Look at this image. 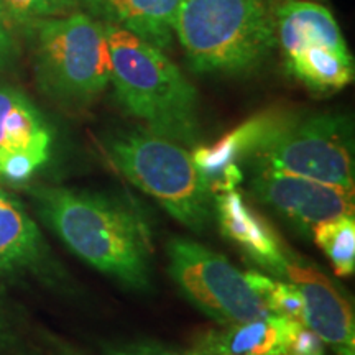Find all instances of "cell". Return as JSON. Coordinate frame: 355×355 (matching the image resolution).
Listing matches in <instances>:
<instances>
[{"instance_id": "cell-12", "label": "cell", "mask_w": 355, "mask_h": 355, "mask_svg": "<svg viewBox=\"0 0 355 355\" xmlns=\"http://www.w3.org/2000/svg\"><path fill=\"white\" fill-rule=\"evenodd\" d=\"M212 204L222 234L266 272L277 278H286L290 254H286L283 241L270 222L235 189L216 193Z\"/></svg>"}, {"instance_id": "cell-23", "label": "cell", "mask_w": 355, "mask_h": 355, "mask_svg": "<svg viewBox=\"0 0 355 355\" xmlns=\"http://www.w3.org/2000/svg\"><path fill=\"white\" fill-rule=\"evenodd\" d=\"M0 180H2V178H0Z\"/></svg>"}, {"instance_id": "cell-13", "label": "cell", "mask_w": 355, "mask_h": 355, "mask_svg": "<svg viewBox=\"0 0 355 355\" xmlns=\"http://www.w3.org/2000/svg\"><path fill=\"white\" fill-rule=\"evenodd\" d=\"M283 114V110L260 112L235 127L216 144L198 146L191 153L212 194L235 189L242 183L243 171L239 168V163L254 155L257 146L277 125Z\"/></svg>"}, {"instance_id": "cell-19", "label": "cell", "mask_w": 355, "mask_h": 355, "mask_svg": "<svg viewBox=\"0 0 355 355\" xmlns=\"http://www.w3.org/2000/svg\"><path fill=\"white\" fill-rule=\"evenodd\" d=\"M0 2L13 21L26 26L43 19L66 15L76 7L74 0H0Z\"/></svg>"}, {"instance_id": "cell-4", "label": "cell", "mask_w": 355, "mask_h": 355, "mask_svg": "<svg viewBox=\"0 0 355 355\" xmlns=\"http://www.w3.org/2000/svg\"><path fill=\"white\" fill-rule=\"evenodd\" d=\"M110 165L162 204L178 222L202 232L214 214V194L186 146L150 132L114 133L104 144Z\"/></svg>"}, {"instance_id": "cell-22", "label": "cell", "mask_w": 355, "mask_h": 355, "mask_svg": "<svg viewBox=\"0 0 355 355\" xmlns=\"http://www.w3.org/2000/svg\"><path fill=\"white\" fill-rule=\"evenodd\" d=\"M7 12L0 2V73H7L15 68L19 61V46L7 24Z\"/></svg>"}, {"instance_id": "cell-3", "label": "cell", "mask_w": 355, "mask_h": 355, "mask_svg": "<svg viewBox=\"0 0 355 355\" xmlns=\"http://www.w3.org/2000/svg\"><path fill=\"white\" fill-rule=\"evenodd\" d=\"M173 37L201 74H245L277 46L273 13L265 0H180Z\"/></svg>"}, {"instance_id": "cell-7", "label": "cell", "mask_w": 355, "mask_h": 355, "mask_svg": "<svg viewBox=\"0 0 355 355\" xmlns=\"http://www.w3.org/2000/svg\"><path fill=\"white\" fill-rule=\"evenodd\" d=\"M277 43L293 76L316 92H332L354 79V58L334 15L311 0H279L272 8Z\"/></svg>"}, {"instance_id": "cell-15", "label": "cell", "mask_w": 355, "mask_h": 355, "mask_svg": "<svg viewBox=\"0 0 355 355\" xmlns=\"http://www.w3.org/2000/svg\"><path fill=\"white\" fill-rule=\"evenodd\" d=\"M84 13L105 26L127 30L165 51L173 42L180 0H74Z\"/></svg>"}, {"instance_id": "cell-17", "label": "cell", "mask_w": 355, "mask_h": 355, "mask_svg": "<svg viewBox=\"0 0 355 355\" xmlns=\"http://www.w3.org/2000/svg\"><path fill=\"white\" fill-rule=\"evenodd\" d=\"M314 242L331 260L337 277H352L355 270L354 216L322 222L313 229Z\"/></svg>"}, {"instance_id": "cell-14", "label": "cell", "mask_w": 355, "mask_h": 355, "mask_svg": "<svg viewBox=\"0 0 355 355\" xmlns=\"http://www.w3.org/2000/svg\"><path fill=\"white\" fill-rule=\"evenodd\" d=\"M51 257L37 222L0 188V275H48Z\"/></svg>"}, {"instance_id": "cell-11", "label": "cell", "mask_w": 355, "mask_h": 355, "mask_svg": "<svg viewBox=\"0 0 355 355\" xmlns=\"http://www.w3.org/2000/svg\"><path fill=\"white\" fill-rule=\"evenodd\" d=\"M286 278L304 300V326L337 355H355L352 306L326 275L290 255Z\"/></svg>"}, {"instance_id": "cell-16", "label": "cell", "mask_w": 355, "mask_h": 355, "mask_svg": "<svg viewBox=\"0 0 355 355\" xmlns=\"http://www.w3.org/2000/svg\"><path fill=\"white\" fill-rule=\"evenodd\" d=\"M288 318L270 314L257 321L206 332L196 344L202 355H275L286 331Z\"/></svg>"}, {"instance_id": "cell-2", "label": "cell", "mask_w": 355, "mask_h": 355, "mask_svg": "<svg viewBox=\"0 0 355 355\" xmlns=\"http://www.w3.org/2000/svg\"><path fill=\"white\" fill-rule=\"evenodd\" d=\"M105 26V25H104ZM115 99L145 130L183 146L201 135L198 92L163 50L127 30L105 26Z\"/></svg>"}, {"instance_id": "cell-21", "label": "cell", "mask_w": 355, "mask_h": 355, "mask_svg": "<svg viewBox=\"0 0 355 355\" xmlns=\"http://www.w3.org/2000/svg\"><path fill=\"white\" fill-rule=\"evenodd\" d=\"M0 355H33L25 344L17 319L0 303Z\"/></svg>"}, {"instance_id": "cell-10", "label": "cell", "mask_w": 355, "mask_h": 355, "mask_svg": "<svg viewBox=\"0 0 355 355\" xmlns=\"http://www.w3.org/2000/svg\"><path fill=\"white\" fill-rule=\"evenodd\" d=\"M51 130L20 89L0 84V178L24 183L48 162Z\"/></svg>"}, {"instance_id": "cell-20", "label": "cell", "mask_w": 355, "mask_h": 355, "mask_svg": "<svg viewBox=\"0 0 355 355\" xmlns=\"http://www.w3.org/2000/svg\"><path fill=\"white\" fill-rule=\"evenodd\" d=\"M275 355H324V343L304 324L288 319L285 336Z\"/></svg>"}, {"instance_id": "cell-18", "label": "cell", "mask_w": 355, "mask_h": 355, "mask_svg": "<svg viewBox=\"0 0 355 355\" xmlns=\"http://www.w3.org/2000/svg\"><path fill=\"white\" fill-rule=\"evenodd\" d=\"M245 278L270 313L304 324L303 295L293 283L278 282L259 272H247Z\"/></svg>"}, {"instance_id": "cell-1", "label": "cell", "mask_w": 355, "mask_h": 355, "mask_svg": "<svg viewBox=\"0 0 355 355\" xmlns=\"http://www.w3.org/2000/svg\"><path fill=\"white\" fill-rule=\"evenodd\" d=\"M26 193L74 255L125 288L150 290L152 230L139 207L114 194L64 186H30Z\"/></svg>"}, {"instance_id": "cell-8", "label": "cell", "mask_w": 355, "mask_h": 355, "mask_svg": "<svg viewBox=\"0 0 355 355\" xmlns=\"http://www.w3.org/2000/svg\"><path fill=\"white\" fill-rule=\"evenodd\" d=\"M170 275L194 306L220 326L270 316L263 301L248 286L245 273L224 255L184 237L166 247Z\"/></svg>"}, {"instance_id": "cell-5", "label": "cell", "mask_w": 355, "mask_h": 355, "mask_svg": "<svg viewBox=\"0 0 355 355\" xmlns=\"http://www.w3.org/2000/svg\"><path fill=\"white\" fill-rule=\"evenodd\" d=\"M35 40V74L42 91L68 109H86L110 84L105 26L84 12L28 25Z\"/></svg>"}, {"instance_id": "cell-9", "label": "cell", "mask_w": 355, "mask_h": 355, "mask_svg": "<svg viewBox=\"0 0 355 355\" xmlns=\"http://www.w3.org/2000/svg\"><path fill=\"white\" fill-rule=\"evenodd\" d=\"M250 193L298 227L314 229L322 222L354 216V189L322 183L252 162Z\"/></svg>"}, {"instance_id": "cell-6", "label": "cell", "mask_w": 355, "mask_h": 355, "mask_svg": "<svg viewBox=\"0 0 355 355\" xmlns=\"http://www.w3.org/2000/svg\"><path fill=\"white\" fill-rule=\"evenodd\" d=\"M248 159L354 189L352 123L340 114L285 112Z\"/></svg>"}]
</instances>
